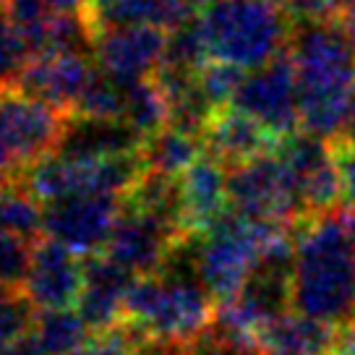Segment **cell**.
Here are the masks:
<instances>
[{
  "label": "cell",
  "mask_w": 355,
  "mask_h": 355,
  "mask_svg": "<svg viewBox=\"0 0 355 355\" xmlns=\"http://www.w3.org/2000/svg\"><path fill=\"white\" fill-rule=\"evenodd\" d=\"M288 53L298 76L303 131L334 141L355 97V34L340 19L295 21Z\"/></svg>",
  "instance_id": "cell-1"
},
{
  "label": "cell",
  "mask_w": 355,
  "mask_h": 355,
  "mask_svg": "<svg viewBox=\"0 0 355 355\" xmlns=\"http://www.w3.org/2000/svg\"><path fill=\"white\" fill-rule=\"evenodd\" d=\"M293 311L334 329L355 327V254L340 209L295 225Z\"/></svg>",
  "instance_id": "cell-2"
},
{
  "label": "cell",
  "mask_w": 355,
  "mask_h": 355,
  "mask_svg": "<svg viewBox=\"0 0 355 355\" xmlns=\"http://www.w3.org/2000/svg\"><path fill=\"white\" fill-rule=\"evenodd\" d=\"M183 261L170 256L157 275L136 277L123 319L146 340L162 345H189L214 322L217 300L209 295L196 272L193 235L183 243Z\"/></svg>",
  "instance_id": "cell-3"
},
{
  "label": "cell",
  "mask_w": 355,
  "mask_h": 355,
  "mask_svg": "<svg viewBox=\"0 0 355 355\" xmlns=\"http://www.w3.org/2000/svg\"><path fill=\"white\" fill-rule=\"evenodd\" d=\"M199 24L209 60L254 71L288 53L295 19L282 0H214Z\"/></svg>",
  "instance_id": "cell-4"
},
{
  "label": "cell",
  "mask_w": 355,
  "mask_h": 355,
  "mask_svg": "<svg viewBox=\"0 0 355 355\" xmlns=\"http://www.w3.org/2000/svg\"><path fill=\"white\" fill-rule=\"evenodd\" d=\"M295 233V225L251 220L227 211L196 243V272L217 306L238 295L266 248Z\"/></svg>",
  "instance_id": "cell-5"
},
{
  "label": "cell",
  "mask_w": 355,
  "mask_h": 355,
  "mask_svg": "<svg viewBox=\"0 0 355 355\" xmlns=\"http://www.w3.org/2000/svg\"><path fill=\"white\" fill-rule=\"evenodd\" d=\"M230 209L251 220L298 225L309 217L300 183L279 149L227 167Z\"/></svg>",
  "instance_id": "cell-6"
},
{
  "label": "cell",
  "mask_w": 355,
  "mask_h": 355,
  "mask_svg": "<svg viewBox=\"0 0 355 355\" xmlns=\"http://www.w3.org/2000/svg\"><path fill=\"white\" fill-rule=\"evenodd\" d=\"M66 112L19 87L0 89V175H13L55 152Z\"/></svg>",
  "instance_id": "cell-7"
},
{
  "label": "cell",
  "mask_w": 355,
  "mask_h": 355,
  "mask_svg": "<svg viewBox=\"0 0 355 355\" xmlns=\"http://www.w3.org/2000/svg\"><path fill=\"white\" fill-rule=\"evenodd\" d=\"M230 105L259 121L279 141L303 128L300 123L298 76L290 53H282L261 68L248 71Z\"/></svg>",
  "instance_id": "cell-8"
},
{
  "label": "cell",
  "mask_w": 355,
  "mask_h": 355,
  "mask_svg": "<svg viewBox=\"0 0 355 355\" xmlns=\"http://www.w3.org/2000/svg\"><path fill=\"white\" fill-rule=\"evenodd\" d=\"M123 196L73 193L44 204V235L71 245L76 254H102L115 222L121 220Z\"/></svg>",
  "instance_id": "cell-9"
},
{
  "label": "cell",
  "mask_w": 355,
  "mask_h": 355,
  "mask_svg": "<svg viewBox=\"0 0 355 355\" xmlns=\"http://www.w3.org/2000/svg\"><path fill=\"white\" fill-rule=\"evenodd\" d=\"M189 238L191 235L155 214L123 207L121 220L115 222V230L102 254L125 266L136 277H146L157 275L167 264L173 251Z\"/></svg>",
  "instance_id": "cell-10"
},
{
  "label": "cell",
  "mask_w": 355,
  "mask_h": 355,
  "mask_svg": "<svg viewBox=\"0 0 355 355\" xmlns=\"http://www.w3.org/2000/svg\"><path fill=\"white\" fill-rule=\"evenodd\" d=\"M87 277V259L71 245L42 235L32 245L24 293L37 311L76 309Z\"/></svg>",
  "instance_id": "cell-11"
},
{
  "label": "cell",
  "mask_w": 355,
  "mask_h": 355,
  "mask_svg": "<svg viewBox=\"0 0 355 355\" xmlns=\"http://www.w3.org/2000/svg\"><path fill=\"white\" fill-rule=\"evenodd\" d=\"M167 50V32L157 26H107L94 37V58L121 84L152 78Z\"/></svg>",
  "instance_id": "cell-12"
},
{
  "label": "cell",
  "mask_w": 355,
  "mask_h": 355,
  "mask_svg": "<svg viewBox=\"0 0 355 355\" xmlns=\"http://www.w3.org/2000/svg\"><path fill=\"white\" fill-rule=\"evenodd\" d=\"M94 71L97 66H92V60L84 53H47L34 55L26 63L16 87L71 115Z\"/></svg>",
  "instance_id": "cell-13"
},
{
  "label": "cell",
  "mask_w": 355,
  "mask_h": 355,
  "mask_svg": "<svg viewBox=\"0 0 355 355\" xmlns=\"http://www.w3.org/2000/svg\"><path fill=\"white\" fill-rule=\"evenodd\" d=\"M180 201H183V222L189 235L207 233L217 220L230 211V191H227V165L214 155H204L178 178Z\"/></svg>",
  "instance_id": "cell-14"
},
{
  "label": "cell",
  "mask_w": 355,
  "mask_h": 355,
  "mask_svg": "<svg viewBox=\"0 0 355 355\" xmlns=\"http://www.w3.org/2000/svg\"><path fill=\"white\" fill-rule=\"evenodd\" d=\"M84 259H87V277L76 311L87 319L92 329H105L123 322L125 300L136 282V275L105 254H92Z\"/></svg>",
  "instance_id": "cell-15"
},
{
  "label": "cell",
  "mask_w": 355,
  "mask_h": 355,
  "mask_svg": "<svg viewBox=\"0 0 355 355\" xmlns=\"http://www.w3.org/2000/svg\"><path fill=\"white\" fill-rule=\"evenodd\" d=\"M204 144L209 155L233 167L277 149L279 139L251 115L238 110L235 105H225L211 112L209 123L204 128Z\"/></svg>",
  "instance_id": "cell-16"
},
{
  "label": "cell",
  "mask_w": 355,
  "mask_h": 355,
  "mask_svg": "<svg viewBox=\"0 0 355 355\" xmlns=\"http://www.w3.org/2000/svg\"><path fill=\"white\" fill-rule=\"evenodd\" d=\"M144 136L121 118H87L68 115L55 155L71 159H97V157L139 152Z\"/></svg>",
  "instance_id": "cell-17"
},
{
  "label": "cell",
  "mask_w": 355,
  "mask_h": 355,
  "mask_svg": "<svg viewBox=\"0 0 355 355\" xmlns=\"http://www.w3.org/2000/svg\"><path fill=\"white\" fill-rule=\"evenodd\" d=\"M94 34L107 26H157L175 32L193 19L189 0H92L89 11Z\"/></svg>",
  "instance_id": "cell-18"
},
{
  "label": "cell",
  "mask_w": 355,
  "mask_h": 355,
  "mask_svg": "<svg viewBox=\"0 0 355 355\" xmlns=\"http://www.w3.org/2000/svg\"><path fill=\"white\" fill-rule=\"evenodd\" d=\"M334 334L337 329L329 324L290 311L261 332L259 347L264 353L277 355H327L334 343Z\"/></svg>",
  "instance_id": "cell-19"
},
{
  "label": "cell",
  "mask_w": 355,
  "mask_h": 355,
  "mask_svg": "<svg viewBox=\"0 0 355 355\" xmlns=\"http://www.w3.org/2000/svg\"><path fill=\"white\" fill-rule=\"evenodd\" d=\"M204 152L207 149H204L201 136L178 131L173 125H165L162 131L146 136L141 144V159H144L146 173L167 178H180Z\"/></svg>",
  "instance_id": "cell-20"
},
{
  "label": "cell",
  "mask_w": 355,
  "mask_h": 355,
  "mask_svg": "<svg viewBox=\"0 0 355 355\" xmlns=\"http://www.w3.org/2000/svg\"><path fill=\"white\" fill-rule=\"evenodd\" d=\"M92 332L76 309L37 311L32 324V337L42 355H81Z\"/></svg>",
  "instance_id": "cell-21"
},
{
  "label": "cell",
  "mask_w": 355,
  "mask_h": 355,
  "mask_svg": "<svg viewBox=\"0 0 355 355\" xmlns=\"http://www.w3.org/2000/svg\"><path fill=\"white\" fill-rule=\"evenodd\" d=\"M0 230L37 243L44 235V204L19 180L0 191Z\"/></svg>",
  "instance_id": "cell-22"
},
{
  "label": "cell",
  "mask_w": 355,
  "mask_h": 355,
  "mask_svg": "<svg viewBox=\"0 0 355 355\" xmlns=\"http://www.w3.org/2000/svg\"><path fill=\"white\" fill-rule=\"evenodd\" d=\"M125 87V102H123V121L141 136L162 131L170 123V102H167L162 87L152 78L123 84Z\"/></svg>",
  "instance_id": "cell-23"
},
{
  "label": "cell",
  "mask_w": 355,
  "mask_h": 355,
  "mask_svg": "<svg viewBox=\"0 0 355 355\" xmlns=\"http://www.w3.org/2000/svg\"><path fill=\"white\" fill-rule=\"evenodd\" d=\"M29 60V44L24 40L19 24L13 21L6 0H0V89L16 87Z\"/></svg>",
  "instance_id": "cell-24"
},
{
  "label": "cell",
  "mask_w": 355,
  "mask_h": 355,
  "mask_svg": "<svg viewBox=\"0 0 355 355\" xmlns=\"http://www.w3.org/2000/svg\"><path fill=\"white\" fill-rule=\"evenodd\" d=\"M37 309L24 290L0 288V350L32 332Z\"/></svg>",
  "instance_id": "cell-25"
},
{
  "label": "cell",
  "mask_w": 355,
  "mask_h": 355,
  "mask_svg": "<svg viewBox=\"0 0 355 355\" xmlns=\"http://www.w3.org/2000/svg\"><path fill=\"white\" fill-rule=\"evenodd\" d=\"M32 245L19 235L0 230V288L24 290L26 272L32 264Z\"/></svg>",
  "instance_id": "cell-26"
},
{
  "label": "cell",
  "mask_w": 355,
  "mask_h": 355,
  "mask_svg": "<svg viewBox=\"0 0 355 355\" xmlns=\"http://www.w3.org/2000/svg\"><path fill=\"white\" fill-rule=\"evenodd\" d=\"M282 6L293 13L295 21H319L340 19L345 0H282Z\"/></svg>",
  "instance_id": "cell-27"
},
{
  "label": "cell",
  "mask_w": 355,
  "mask_h": 355,
  "mask_svg": "<svg viewBox=\"0 0 355 355\" xmlns=\"http://www.w3.org/2000/svg\"><path fill=\"white\" fill-rule=\"evenodd\" d=\"M332 152L343 183V207L355 211V146L332 141Z\"/></svg>",
  "instance_id": "cell-28"
},
{
  "label": "cell",
  "mask_w": 355,
  "mask_h": 355,
  "mask_svg": "<svg viewBox=\"0 0 355 355\" xmlns=\"http://www.w3.org/2000/svg\"><path fill=\"white\" fill-rule=\"evenodd\" d=\"M327 355H355V327H345L337 329L334 343Z\"/></svg>",
  "instance_id": "cell-29"
},
{
  "label": "cell",
  "mask_w": 355,
  "mask_h": 355,
  "mask_svg": "<svg viewBox=\"0 0 355 355\" xmlns=\"http://www.w3.org/2000/svg\"><path fill=\"white\" fill-rule=\"evenodd\" d=\"M334 141H343V144L355 146V97H353V105H350V110H347V118H345L343 133H340Z\"/></svg>",
  "instance_id": "cell-30"
},
{
  "label": "cell",
  "mask_w": 355,
  "mask_h": 355,
  "mask_svg": "<svg viewBox=\"0 0 355 355\" xmlns=\"http://www.w3.org/2000/svg\"><path fill=\"white\" fill-rule=\"evenodd\" d=\"M340 21L355 34V0H345L343 6V13H340Z\"/></svg>",
  "instance_id": "cell-31"
},
{
  "label": "cell",
  "mask_w": 355,
  "mask_h": 355,
  "mask_svg": "<svg viewBox=\"0 0 355 355\" xmlns=\"http://www.w3.org/2000/svg\"><path fill=\"white\" fill-rule=\"evenodd\" d=\"M340 211H343L345 230H347V238H350V245H353V254H355V211L353 209H340Z\"/></svg>",
  "instance_id": "cell-32"
},
{
  "label": "cell",
  "mask_w": 355,
  "mask_h": 355,
  "mask_svg": "<svg viewBox=\"0 0 355 355\" xmlns=\"http://www.w3.org/2000/svg\"><path fill=\"white\" fill-rule=\"evenodd\" d=\"M214 0H189L191 8H207V6H211Z\"/></svg>",
  "instance_id": "cell-33"
},
{
  "label": "cell",
  "mask_w": 355,
  "mask_h": 355,
  "mask_svg": "<svg viewBox=\"0 0 355 355\" xmlns=\"http://www.w3.org/2000/svg\"><path fill=\"white\" fill-rule=\"evenodd\" d=\"M6 183H8V178H6V175H0V191L6 189Z\"/></svg>",
  "instance_id": "cell-34"
}]
</instances>
